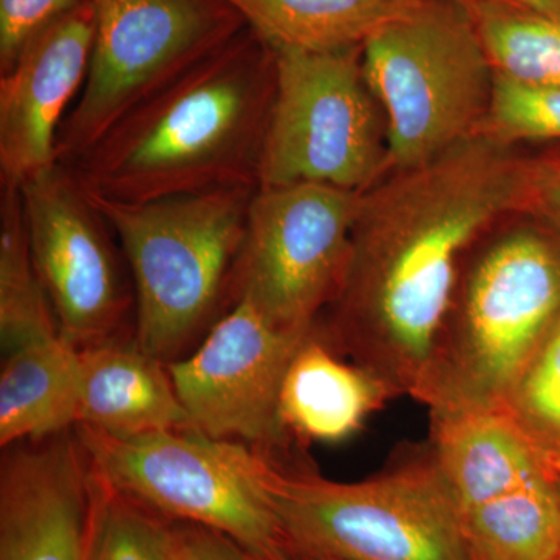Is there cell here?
<instances>
[{
	"label": "cell",
	"mask_w": 560,
	"mask_h": 560,
	"mask_svg": "<svg viewBox=\"0 0 560 560\" xmlns=\"http://www.w3.org/2000/svg\"><path fill=\"white\" fill-rule=\"evenodd\" d=\"M539 208V161L485 131L361 191L340 287L315 330L418 400L464 260L504 220Z\"/></svg>",
	"instance_id": "cell-1"
},
{
	"label": "cell",
	"mask_w": 560,
	"mask_h": 560,
	"mask_svg": "<svg viewBox=\"0 0 560 560\" xmlns=\"http://www.w3.org/2000/svg\"><path fill=\"white\" fill-rule=\"evenodd\" d=\"M275 86V50L246 27L66 167L119 201L257 187Z\"/></svg>",
	"instance_id": "cell-2"
},
{
	"label": "cell",
	"mask_w": 560,
	"mask_h": 560,
	"mask_svg": "<svg viewBox=\"0 0 560 560\" xmlns=\"http://www.w3.org/2000/svg\"><path fill=\"white\" fill-rule=\"evenodd\" d=\"M291 558L470 560L458 511L430 444L366 480H329L291 456L232 441Z\"/></svg>",
	"instance_id": "cell-3"
},
{
	"label": "cell",
	"mask_w": 560,
	"mask_h": 560,
	"mask_svg": "<svg viewBox=\"0 0 560 560\" xmlns=\"http://www.w3.org/2000/svg\"><path fill=\"white\" fill-rule=\"evenodd\" d=\"M560 318V235L504 220L464 260L419 404L430 412L500 410Z\"/></svg>",
	"instance_id": "cell-4"
},
{
	"label": "cell",
	"mask_w": 560,
	"mask_h": 560,
	"mask_svg": "<svg viewBox=\"0 0 560 560\" xmlns=\"http://www.w3.org/2000/svg\"><path fill=\"white\" fill-rule=\"evenodd\" d=\"M257 187H230L145 202L90 194L130 267L135 338L164 363L231 308V280Z\"/></svg>",
	"instance_id": "cell-5"
},
{
	"label": "cell",
	"mask_w": 560,
	"mask_h": 560,
	"mask_svg": "<svg viewBox=\"0 0 560 560\" xmlns=\"http://www.w3.org/2000/svg\"><path fill=\"white\" fill-rule=\"evenodd\" d=\"M361 60L385 109L388 172L431 161L481 130L495 73L459 3L420 0L364 40Z\"/></svg>",
	"instance_id": "cell-6"
},
{
	"label": "cell",
	"mask_w": 560,
	"mask_h": 560,
	"mask_svg": "<svg viewBox=\"0 0 560 560\" xmlns=\"http://www.w3.org/2000/svg\"><path fill=\"white\" fill-rule=\"evenodd\" d=\"M361 47L272 49L275 97L257 187L307 183L363 191L388 172Z\"/></svg>",
	"instance_id": "cell-7"
},
{
	"label": "cell",
	"mask_w": 560,
	"mask_h": 560,
	"mask_svg": "<svg viewBox=\"0 0 560 560\" xmlns=\"http://www.w3.org/2000/svg\"><path fill=\"white\" fill-rule=\"evenodd\" d=\"M91 2L90 70L58 135L62 165L75 164L132 109L246 28L223 0Z\"/></svg>",
	"instance_id": "cell-8"
},
{
	"label": "cell",
	"mask_w": 560,
	"mask_h": 560,
	"mask_svg": "<svg viewBox=\"0 0 560 560\" xmlns=\"http://www.w3.org/2000/svg\"><path fill=\"white\" fill-rule=\"evenodd\" d=\"M92 469L109 488L168 522L219 530L264 560H291L275 515L235 459L231 441L200 431L119 436L75 425Z\"/></svg>",
	"instance_id": "cell-9"
},
{
	"label": "cell",
	"mask_w": 560,
	"mask_h": 560,
	"mask_svg": "<svg viewBox=\"0 0 560 560\" xmlns=\"http://www.w3.org/2000/svg\"><path fill=\"white\" fill-rule=\"evenodd\" d=\"M361 191L324 184L257 187L231 280L272 326L307 331L329 307L348 261Z\"/></svg>",
	"instance_id": "cell-10"
},
{
	"label": "cell",
	"mask_w": 560,
	"mask_h": 560,
	"mask_svg": "<svg viewBox=\"0 0 560 560\" xmlns=\"http://www.w3.org/2000/svg\"><path fill=\"white\" fill-rule=\"evenodd\" d=\"M28 245L58 334L79 349L125 335L131 293L114 231L62 164L20 187Z\"/></svg>",
	"instance_id": "cell-11"
},
{
	"label": "cell",
	"mask_w": 560,
	"mask_h": 560,
	"mask_svg": "<svg viewBox=\"0 0 560 560\" xmlns=\"http://www.w3.org/2000/svg\"><path fill=\"white\" fill-rule=\"evenodd\" d=\"M312 329L282 330L248 302L232 304L197 352L168 363L195 430L212 440L289 451L279 425L280 390Z\"/></svg>",
	"instance_id": "cell-12"
},
{
	"label": "cell",
	"mask_w": 560,
	"mask_h": 560,
	"mask_svg": "<svg viewBox=\"0 0 560 560\" xmlns=\"http://www.w3.org/2000/svg\"><path fill=\"white\" fill-rule=\"evenodd\" d=\"M95 474L75 430L3 448L0 560H88Z\"/></svg>",
	"instance_id": "cell-13"
},
{
	"label": "cell",
	"mask_w": 560,
	"mask_h": 560,
	"mask_svg": "<svg viewBox=\"0 0 560 560\" xmlns=\"http://www.w3.org/2000/svg\"><path fill=\"white\" fill-rule=\"evenodd\" d=\"M94 7L84 0L28 44L0 73V187L58 164L57 145L69 103L79 97L90 70Z\"/></svg>",
	"instance_id": "cell-14"
},
{
	"label": "cell",
	"mask_w": 560,
	"mask_h": 560,
	"mask_svg": "<svg viewBox=\"0 0 560 560\" xmlns=\"http://www.w3.org/2000/svg\"><path fill=\"white\" fill-rule=\"evenodd\" d=\"M397 397L388 383L335 352L313 326L283 378L280 430L289 444H337Z\"/></svg>",
	"instance_id": "cell-15"
},
{
	"label": "cell",
	"mask_w": 560,
	"mask_h": 560,
	"mask_svg": "<svg viewBox=\"0 0 560 560\" xmlns=\"http://www.w3.org/2000/svg\"><path fill=\"white\" fill-rule=\"evenodd\" d=\"M77 425L119 436L195 430L168 364L140 348L135 335L81 349Z\"/></svg>",
	"instance_id": "cell-16"
},
{
	"label": "cell",
	"mask_w": 560,
	"mask_h": 560,
	"mask_svg": "<svg viewBox=\"0 0 560 560\" xmlns=\"http://www.w3.org/2000/svg\"><path fill=\"white\" fill-rule=\"evenodd\" d=\"M81 349L60 334L7 353L0 372V445L72 430L79 418Z\"/></svg>",
	"instance_id": "cell-17"
},
{
	"label": "cell",
	"mask_w": 560,
	"mask_h": 560,
	"mask_svg": "<svg viewBox=\"0 0 560 560\" xmlns=\"http://www.w3.org/2000/svg\"><path fill=\"white\" fill-rule=\"evenodd\" d=\"M271 49L363 46L420 0H223Z\"/></svg>",
	"instance_id": "cell-18"
},
{
	"label": "cell",
	"mask_w": 560,
	"mask_h": 560,
	"mask_svg": "<svg viewBox=\"0 0 560 560\" xmlns=\"http://www.w3.org/2000/svg\"><path fill=\"white\" fill-rule=\"evenodd\" d=\"M470 560H552L560 555L558 475L458 514Z\"/></svg>",
	"instance_id": "cell-19"
},
{
	"label": "cell",
	"mask_w": 560,
	"mask_h": 560,
	"mask_svg": "<svg viewBox=\"0 0 560 560\" xmlns=\"http://www.w3.org/2000/svg\"><path fill=\"white\" fill-rule=\"evenodd\" d=\"M0 340L3 352L58 335L28 245L20 189L0 187Z\"/></svg>",
	"instance_id": "cell-20"
},
{
	"label": "cell",
	"mask_w": 560,
	"mask_h": 560,
	"mask_svg": "<svg viewBox=\"0 0 560 560\" xmlns=\"http://www.w3.org/2000/svg\"><path fill=\"white\" fill-rule=\"evenodd\" d=\"M467 11L495 75L529 86H560L559 22L514 0H492Z\"/></svg>",
	"instance_id": "cell-21"
},
{
	"label": "cell",
	"mask_w": 560,
	"mask_h": 560,
	"mask_svg": "<svg viewBox=\"0 0 560 560\" xmlns=\"http://www.w3.org/2000/svg\"><path fill=\"white\" fill-rule=\"evenodd\" d=\"M512 422L534 447L560 471V318L545 337L517 381L503 407Z\"/></svg>",
	"instance_id": "cell-22"
},
{
	"label": "cell",
	"mask_w": 560,
	"mask_h": 560,
	"mask_svg": "<svg viewBox=\"0 0 560 560\" xmlns=\"http://www.w3.org/2000/svg\"><path fill=\"white\" fill-rule=\"evenodd\" d=\"M171 540L172 522L121 495L95 474L88 560H172Z\"/></svg>",
	"instance_id": "cell-23"
},
{
	"label": "cell",
	"mask_w": 560,
	"mask_h": 560,
	"mask_svg": "<svg viewBox=\"0 0 560 560\" xmlns=\"http://www.w3.org/2000/svg\"><path fill=\"white\" fill-rule=\"evenodd\" d=\"M480 131L512 145L521 140L560 139V86H529L495 75Z\"/></svg>",
	"instance_id": "cell-24"
},
{
	"label": "cell",
	"mask_w": 560,
	"mask_h": 560,
	"mask_svg": "<svg viewBox=\"0 0 560 560\" xmlns=\"http://www.w3.org/2000/svg\"><path fill=\"white\" fill-rule=\"evenodd\" d=\"M84 0H0V73L7 72L50 25Z\"/></svg>",
	"instance_id": "cell-25"
},
{
	"label": "cell",
	"mask_w": 560,
	"mask_h": 560,
	"mask_svg": "<svg viewBox=\"0 0 560 560\" xmlns=\"http://www.w3.org/2000/svg\"><path fill=\"white\" fill-rule=\"evenodd\" d=\"M172 560H264L219 530L172 522Z\"/></svg>",
	"instance_id": "cell-26"
},
{
	"label": "cell",
	"mask_w": 560,
	"mask_h": 560,
	"mask_svg": "<svg viewBox=\"0 0 560 560\" xmlns=\"http://www.w3.org/2000/svg\"><path fill=\"white\" fill-rule=\"evenodd\" d=\"M555 210L560 219V158L539 161V209Z\"/></svg>",
	"instance_id": "cell-27"
},
{
	"label": "cell",
	"mask_w": 560,
	"mask_h": 560,
	"mask_svg": "<svg viewBox=\"0 0 560 560\" xmlns=\"http://www.w3.org/2000/svg\"><path fill=\"white\" fill-rule=\"evenodd\" d=\"M515 2L560 24V0H515Z\"/></svg>",
	"instance_id": "cell-28"
},
{
	"label": "cell",
	"mask_w": 560,
	"mask_h": 560,
	"mask_svg": "<svg viewBox=\"0 0 560 560\" xmlns=\"http://www.w3.org/2000/svg\"><path fill=\"white\" fill-rule=\"evenodd\" d=\"M453 2L459 3L464 9H471V7L480 5V3L492 2V0H453ZM515 2V0H514Z\"/></svg>",
	"instance_id": "cell-29"
},
{
	"label": "cell",
	"mask_w": 560,
	"mask_h": 560,
	"mask_svg": "<svg viewBox=\"0 0 560 560\" xmlns=\"http://www.w3.org/2000/svg\"><path fill=\"white\" fill-rule=\"evenodd\" d=\"M291 560H334V559H326V558H308V556H301V558H294Z\"/></svg>",
	"instance_id": "cell-30"
},
{
	"label": "cell",
	"mask_w": 560,
	"mask_h": 560,
	"mask_svg": "<svg viewBox=\"0 0 560 560\" xmlns=\"http://www.w3.org/2000/svg\"><path fill=\"white\" fill-rule=\"evenodd\" d=\"M558 482H559V490H560V471L558 474Z\"/></svg>",
	"instance_id": "cell-31"
},
{
	"label": "cell",
	"mask_w": 560,
	"mask_h": 560,
	"mask_svg": "<svg viewBox=\"0 0 560 560\" xmlns=\"http://www.w3.org/2000/svg\"><path fill=\"white\" fill-rule=\"evenodd\" d=\"M552 560H560V555L558 556V558H555V559H552Z\"/></svg>",
	"instance_id": "cell-32"
}]
</instances>
